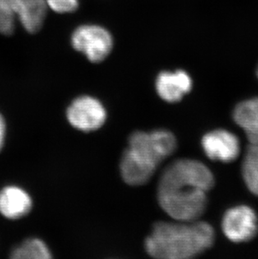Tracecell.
<instances>
[{
  "instance_id": "cell-5",
  "label": "cell",
  "mask_w": 258,
  "mask_h": 259,
  "mask_svg": "<svg viewBox=\"0 0 258 259\" xmlns=\"http://www.w3.org/2000/svg\"><path fill=\"white\" fill-rule=\"evenodd\" d=\"M66 117L71 126L83 132L100 128L107 119V113L101 102L89 96L77 98L66 111Z\"/></svg>"
},
{
  "instance_id": "cell-3",
  "label": "cell",
  "mask_w": 258,
  "mask_h": 259,
  "mask_svg": "<svg viewBox=\"0 0 258 259\" xmlns=\"http://www.w3.org/2000/svg\"><path fill=\"white\" fill-rule=\"evenodd\" d=\"M177 147L175 135L166 130H156L152 132L137 131L129 138L130 151L148 164L157 167L166 158L173 154Z\"/></svg>"
},
{
  "instance_id": "cell-7",
  "label": "cell",
  "mask_w": 258,
  "mask_h": 259,
  "mask_svg": "<svg viewBox=\"0 0 258 259\" xmlns=\"http://www.w3.org/2000/svg\"><path fill=\"white\" fill-rule=\"evenodd\" d=\"M202 148L208 158L225 163L233 161L240 154L238 138L227 130L206 134L202 139Z\"/></svg>"
},
{
  "instance_id": "cell-11",
  "label": "cell",
  "mask_w": 258,
  "mask_h": 259,
  "mask_svg": "<svg viewBox=\"0 0 258 259\" xmlns=\"http://www.w3.org/2000/svg\"><path fill=\"white\" fill-rule=\"evenodd\" d=\"M233 118L246 133L250 144L258 143V98L239 103L234 110Z\"/></svg>"
},
{
  "instance_id": "cell-6",
  "label": "cell",
  "mask_w": 258,
  "mask_h": 259,
  "mask_svg": "<svg viewBox=\"0 0 258 259\" xmlns=\"http://www.w3.org/2000/svg\"><path fill=\"white\" fill-rule=\"evenodd\" d=\"M222 230L227 238L232 242L250 241L257 233L256 213L246 205L231 208L226 212L222 220Z\"/></svg>"
},
{
  "instance_id": "cell-18",
  "label": "cell",
  "mask_w": 258,
  "mask_h": 259,
  "mask_svg": "<svg viewBox=\"0 0 258 259\" xmlns=\"http://www.w3.org/2000/svg\"><path fill=\"white\" fill-rule=\"evenodd\" d=\"M256 73H257V76H258V67H257V71H256Z\"/></svg>"
},
{
  "instance_id": "cell-15",
  "label": "cell",
  "mask_w": 258,
  "mask_h": 259,
  "mask_svg": "<svg viewBox=\"0 0 258 259\" xmlns=\"http://www.w3.org/2000/svg\"><path fill=\"white\" fill-rule=\"evenodd\" d=\"M20 0H0V33L10 35L15 31L19 20Z\"/></svg>"
},
{
  "instance_id": "cell-9",
  "label": "cell",
  "mask_w": 258,
  "mask_h": 259,
  "mask_svg": "<svg viewBox=\"0 0 258 259\" xmlns=\"http://www.w3.org/2000/svg\"><path fill=\"white\" fill-rule=\"evenodd\" d=\"M32 199L24 189L9 186L0 191V214L5 218L17 220L29 214Z\"/></svg>"
},
{
  "instance_id": "cell-12",
  "label": "cell",
  "mask_w": 258,
  "mask_h": 259,
  "mask_svg": "<svg viewBox=\"0 0 258 259\" xmlns=\"http://www.w3.org/2000/svg\"><path fill=\"white\" fill-rule=\"evenodd\" d=\"M46 0H20L19 21L29 33L39 31L47 16Z\"/></svg>"
},
{
  "instance_id": "cell-17",
  "label": "cell",
  "mask_w": 258,
  "mask_h": 259,
  "mask_svg": "<svg viewBox=\"0 0 258 259\" xmlns=\"http://www.w3.org/2000/svg\"><path fill=\"white\" fill-rule=\"evenodd\" d=\"M5 135H6V123L5 120L0 113V151L2 150L5 141Z\"/></svg>"
},
{
  "instance_id": "cell-2",
  "label": "cell",
  "mask_w": 258,
  "mask_h": 259,
  "mask_svg": "<svg viewBox=\"0 0 258 259\" xmlns=\"http://www.w3.org/2000/svg\"><path fill=\"white\" fill-rule=\"evenodd\" d=\"M159 222L145 240L148 254L155 258L186 259L209 249L214 241V229L204 222Z\"/></svg>"
},
{
  "instance_id": "cell-8",
  "label": "cell",
  "mask_w": 258,
  "mask_h": 259,
  "mask_svg": "<svg viewBox=\"0 0 258 259\" xmlns=\"http://www.w3.org/2000/svg\"><path fill=\"white\" fill-rule=\"evenodd\" d=\"M192 81L185 71L176 72L163 71L158 75L156 81V90L158 96L168 103H177L190 93Z\"/></svg>"
},
{
  "instance_id": "cell-16",
  "label": "cell",
  "mask_w": 258,
  "mask_h": 259,
  "mask_svg": "<svg viewBox=\"0 0 258 259\" xmlns=\"http://www.w3.org/2000/svg\"><path fill=\"white\" fill-rule=\"evenodd\" d=\"M47 4L53 11L60 14L76 11L78 0H46Z\"/></svg>"
},
{
  "instance_id": "cell-1",
  "label": "cell",
  "mask_w": 258,
  "mask_h": 259,
  "mask_svg": "<svg viewBox=\"0 0 258 259\" xmlns=\"http://www.w3.org/2000/svg\"><path fill=\"white\" fill-rule=\"evenodd\" d=\"M214 183L213 174L201 162L178 159L166 167L161 176L158 204L175 220L197 221L205 212L206 192Z\"/></svg>"
},
{
  "instance_id": "cell-4",
  "label": "cell",
  "mask_w": 258,
  "mask_h": 259,
  "mask_svg": "<svg viewBox=\"0 0 258 259\" xmlns=\"http://www.w3.org/2000/svg\"><path fill=\"white\" fill-rule=\"evenodd\" d=\"M74 48L92 62H101L112 49L109 32L98 25H83L75 30L71 38Z\"/></svg>"
},
{
  "instance_id": "cell-10",
  "label": "cell",
  "mask_w": 258,
  "mask_h": 259,
  "mask_svg": "<svg viewBox=\"0 0 258 259\" xmlns=\"http://www.w3.org/2000/svg\"><path fill=\"white\" fill-rule=\"evenodd\" d=\"M155 167L148 164L135 155L128 149L122 154L120 163V172L122 179L130 186H142L154 176Z\"/></svg>"
},
{
  "instance_id": "cell-13",
  "label": "cell",
  "mask_w": 258,
  "mask_h": 259,
  "mask_svg": "<svg viewBox=\"0 0 258 259\" xmlns=\"http://www.w3.org/2000/svg\"><path fill=\"white\" fill-rule=\"evenodd\" d=\"M242 175L249 190L258 196V143L251 144L242 163Z\"/></svg>"
},
{
  "instance_id": "cell-14",
  "label": "cell",
  "mask_w": 258,
  "mask_h": 259,
  "mask_svg": "<svg viewBox=\"0 0 258 259\" xmlns=\"http://www.w3.org/2000/svg\"><path fill=\"white\" fill-rule=\"evenodd\" d=\"M52 257L47 244L38 238L27 239L15 247L11 253V257L15 259H48Z\"/></svg>"
}]
</instances>
